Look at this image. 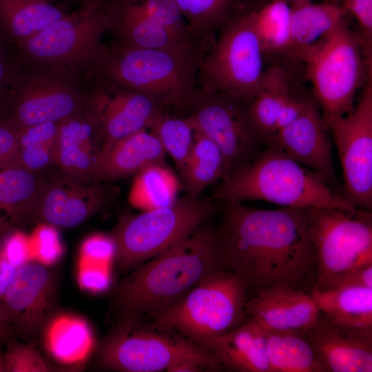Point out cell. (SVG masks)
I'll use <instances>...</instances> for the list:
<instances>
[{
	"mask_svg": "<svg viewBox=\"0 0 372 372\" xmlns=\"http://www.w3.org/2000/svg\"><path fill=\"white\" fill-rule=\"evenodd\" d=\"M263 54L250 12L229 20L200 62L198 89L249 103L262 81Z\"/></svg>",
	"mask_w": 372,
	"mask_h": 372,
	"instance_id": "cell-10",
	"label": "cell"
},
{
	"mask_svg": "<svg viewBox=\"0 0 372 372\" xmlns=\"http://www.w3.org/2000/svg\"><path fill=\"white\" fill-rule=\"evenodd\" d=\"M207 47L178 52L116 43L106 48L94 72L110 89L142 93L164 105L184 108L196 89L198 66Z\"/></svg>",
	"mask_w": 372,
	"mask_h": 372,
	"instance_id": "cell-4",
	"label": "cell"
},
{
	"mask_svg": "<svg viewBox=\"0 0 372 372\" xmlns=\"http://www.w3.org/2000/svg\"><path fill=\"white\" fill-rule=\"evenodd\" d=\"M180 186L178 178L165 163L153 165L135 175L128 202L142 211L168 207L178 200Z\"/></svg>",
	"mask_w": 372,
	"mask_h": 372,
	"instance_id": "cell-31",
	"label": "cell"
},
{
	"mask_svg": "<svg viewBox=\"0 0 372 372\" xmlns=\"http://www.w3.org/2000/svg\"><path fill=\"white\" fill-rule=\"evenodd\" d=\"M13 64L5 54L0 53V105L8 87Z\"/></svg>",
	"mask_w": 372,
	"mask_h": 372,
	"instance_id": "cell-46",
	"label": "cell"
},
{
	"mask_svg": "<svg viewBox=\"0 0 372 372\" xmlns=\"http://www.w3.org/2000/svg\"><path fill=\"white\" fill-rule=\"evenodd\" d=\"M250 14L264 54L288 50L291 17L288 1L271 0Z\"/></svg>",
	"mask_w": 372,
	"mask_h": 372,
	"instance_id": "cell-35",
	"label": "cell"
},
{
	"mask_svg": "<svg viewBox=\"0 0 372 372\" xmlns=\"http://www.w3.org/2000/svg\"><path fill=\"white\" fill-rule=\"evenodd\" d=\"M45 172L35 223L76 227L105 207L114 191L101 181H81L60 172Z\"/></svg>",
	"mask_w": 372,
	"mask_h": 372,
	"instance_id": "cell-16",
	"label": "cell"
},
{
	"mask_svg": "<svg viewBox=\"0 0 372 372\" xmlns=\"http://www.w3.org/2000/svg\"><path fill=\"white\" fill-rule=\"evenodd\" d=\"M360 285L372 288V264L366 265L353 272L342 285Z\"/></svg>",
	"mask_w": 372,
	"mask_h": 372,
	"instance_id": "cell-45",
	"label": "cell"
},
{
	"mask_svg": "<svg viewBox=\"0 0 372 372\" xmlns=\"http://www.w3.org/2000/svg\"><path fill=\"white\" fill-rule=\"evenodd\" d=\"M56 281L52 271L38 262L19 265L0 300L12 333L34 336L52 316Z\"/></svg>",
	"mask_w": 372,
	"mask_h": 372,
	"instance_id": "cell-15",
	"label": "cell"
},
{
	"mask_svg": "<svg viewBox=\"0 0 372 372\" xmlns=\"http://www.w3.org/2000/svg\"><path fill=\"white\" fill-rule=\"evenodd\" d=\"M327 131L317 105L307 99L300 115L266 143L276 144L287 156L308 166L330 185L335 183V174Z\"/></svg>",
	"mask_w": 372,
	"mask_h": 372,
	"instance_id": "cell-19",
	"label": "cell"
},
{
	"mask_svg": "<svg viewBox=\"0 0 372 372\" xmlns=\"http://www.w3.org/2000/svg\"><path fill=\"white\" fill-rule=\"evenodd\" d=\"M3 351L5 372H48L52 368L37 349L17 340L8 338Z\"/></svg>",
	"mask_w": 372,
	"mask_h": 372,
	"instance_id": "cell-39",
	"label": "cell"
},
{
	"mask_svg": "<svg viewBox=\"0 0 372 372\" xmlns=\"http://www.w3.org/2000/svg\"><path fill=\"white\" fill-rule=\"evenodd\" d=\"M1 41H0V51H1ZM1 53V52H0Z\"/></svg>",
	"mask_w": 372,
	"mask_h": 372,
	"instance_id": "cell-52",
	"label": "cell"
},
{
	"mask_svg": "<svg viewBox=\"0 0 372 372\" xmlns=\"http://www.w3.org/2000/svg\"><path fill=\"white\" fill-rule=\"evenodd\" d=\"M355 19L360 30L358 38L369 71L372 63V0H344L342 6Z\"/></svg>",
	"mask_w": 372,
	"mask_h": 372,
	"instance_id": "cell-40",
	"label": "cell"
},
{
	"mask_svg": "<svg viewBox=\"0 0 372 372\" xmlns=\"http://www.w3.org/2000/svg\"><path fill=\"white\" fill-rule=\"evenodd\" d=\"M304 334L322 372L372 371V328L335 324L321 315Z\"/></svg>",
	"mask_w": 372,
	"mask_h": 372,
	"instance_id": "cell-18",
	"label": "cell"
},
{
	"mask_svg": "<svg viewBox=\"0 0 372 372\" xmlns=\"http://www.w3.org/2000/svg\"><path fill=\"white\" fill-rule=\"evenodd\" d=\"M59 122H46L18 130L16 165L36 173L56 167Z\"/></svg>",
	"mask_w": 372,
	"mask_h": 372,
	"instance_id": "cell-34",
	"label": "cell"
},
{
	"mask_svg": "<svg viewBox=\"0 0 372 372\" xmlns=\"http://www.w3.org/2000/svg\"><path fill=\"white\" fill-rule=\"evenodd\" d=\"M310 294L321 315L330 322L372 328V288L346 285L329 289L312 288Z\"/></svg>",
	"mask_w": 372,
	"mask_h": 372,
	"instance_id": "cell-27",
	"label": "cell"
},
{
	"mask_svg": "<svg viewBox=\"0 0 372 372\" xmlns=\"http://www.w3.org/2000/svg\"><path fill=\"white\" fill-rule=\"evenodd\" d=\"M103 139L91 96L76 114L59 123L56 167L81 181L94 180Z\"/></svg>",
	"mask_w": 372,
	"mask_h": 372,
	"instance_id": "cell-17",
	"label": "cell"
},
{
	"mask_svg": "<svg viewBox=\"0 0 372 372\" xmlns=\"http://www.w3.org/2000/svg\"><path fill=\"white\" fill-rule=\"evenodd\" d=\"M211 198L240 203L260 200L300 209H359L273 143H267L254 160L223 178Z\"/></svg>",
	"mask_w": 372,
	"mask_h": 372,
	"instance_id": "cell-3",
	"label": "cell"
},
{
	"mask_svg": "<svg viewBox=\"0 0 372 372\" xmlns=\"http://www.w3.org/2000/svg\"><path fill=\"white\" fill-rule=\"evenodd\" d=\"M207 371L203 365L192 361H181L172 365L166 371L169 372H196Z\"/></svg>",
	"mask_w": 372,
	"mask_h": 372,
	"instance_id": "cell-47",
	"label": "cell"
},
{
	"mask_svg": "<svg viewBox=\"0 0 372 372\" xmlns=\"http://www.w3.org/2000/svg\"><path fill=\"white\" fill-rule=\"evenodd\" d=\"M149 130L158 139L180 171L192 147L195 130L185 117L169 115L163 110L151 123Z\"/></svg>",
	"mask_w": 372,
	"mask_h": 372,
	"instance_id": "cell-37",
	"label": "cell"
},
{
	"mask_svg": "<svg viewBox=\"0 0 372 372\" xmlns=\"http://www.w3.org/2000/svg\"><path fill=\"white\" fill-rule=\"evenodd\" d=\"M248 291L239 276L221 269L207 276L175 303L152 316L155 324L198 344L244 322Z\"/></svg>",
	"mask_w": 372,
	"mask_h": 372,
	"instance_id": "cell-6",
	"label": "cell"
},
{
	"mask_svg": "<svg viewBox=\"0 0 372 372\" xmlns=\"http://www.w3.org/2000/svg\"><path fill=\"white\" fill-rule=\"evenodd\" d=\"M18 130L0 121V169L17 166Z\"/></svg>",
	"mask_w": 372,
	"mask_h": 372,
	"instance_id": "cell-43",
	"label": "cell"
},
{
	"mask_svg": "<svg viewBox=\"0 0 372 372\" xmlns=\"http://www.w3.org/2000/svg\"><path fill=\"white\" fill-rule=\"evenodd\" d=\"M291 6L288 49L300 59L346 19L347 14L342 6L329 1L320 3L306 1L291 3Z\"/></svg>",
	"mask_w": 372,
	"mask_h": 372,
	"instance_id": "cell-26",
	"label": "cell"
},
{
	"mask_svg": "<svg viewBox=\"0 0 372 372\" xmlns=\"http://www.w3.org/2000/svg\"><path fill=\"white\" fill-rule=\"evenodd\" d=\"M127 320L102 347L100 363L104 367L125 372H156L188 360L207 371L223 368L212 353L176 331L154 322L147 327Z\"/></svg>",
	"mask_w": 372,
	"mask_h": 372,
	"instance_id": "cell-11",
	"label": "cell"
},
{
	"mask_svg": "<svg viewBox=\"0 0 372 372\" xmlns=\"http://www.w3.org/2000/svg\"><path fill=\"white\" fill-rule=\"evenodd\" d=\"M126 1L154 22L183 37L194 40L189 34L187 23L174 0Z\"/></svg>",
	"mask_w": 372,
	"mask_h": 372,
	"instance_id": "cell-38",
	"label": "cell"
},
{
	"mask_svg": "<svg viewBox=\"0 0 372 372\" xmlns=\"http://www.w3.org/2000/svg\"><path fill=\"white\" fill-rule=\"evenodd\" d=\"M82 263H86L87 265H83L80 269L79 276L81 285L94 292L106 290L111 281L110 266L89 262Z\"/></svg>",
	"mask_w": 372,
	"mask_h": 372,
	"instance_id": "cell-42",
	"label": "cell"
},
{
	"mask_svg": "<svg viewBox=\"0 0 372 372\" xmlns=\"http://www.w3.org/2000/svg\"><path fill=\"white\" fill-rule=\"evenodd\" d=\"M307 76L321 108L326 128L354 107L357 90L366 72V64L358 35L344 19L301 57Z\"/></svg>",
	"mask_w": 372,
	"mask_h": 372,
	"instance_id": "cell-8",
	"label": "cell"
},
{
	"mask_svg": "<svg viewBox=\"0 0 372 372\" xmlns=\"http://www.w3.org/2000/svg\"><path fill=\"white\" fill-rule=\"evenodd\" d=\"M287 1H290L291 2V3H299V2H302V1H311V0H285ZM327 1V0H326Z\"/></svg>",
	"mask_w": 372,
	"mask_h": 372,
	"instance_id": "cell-51",
	"label": "cell"
},
{
	"mask_svg": "<svg viewBox=\"0 0 372 372\" xmlns=\"http://www.w3.org/2000/svg\"><path fill=\"white\" fill-rule=\"evenodd\" d=\"M114 16V1L106 0L90 12L65 14L17 45L24 58L79 76L100 63L107 48L102 38L112 30Z\"/></svg>",
	"mask_w": 372,
	"mask_h": 372,
	"instance_id": "cell-9",
	"label": "cell"
},
{
	"mask_svg": "<svg viewBox=\"0 0 372 372\" xmlns=\"http://www.w3.org/2000/svg\"><path fill=\"white\" fill-rule=\"evenodd\" d=\"M114 4L115 16L111 30H114L118 43L186 52L209 43V40L196 41L176 34L148 18L126 0H116Z\"/></svg>",
	"mask_w": 372,
	"mask_h": 372,
	"instance_id": "cell-23",
	"label": "cell"
},
{
	"mask_svg": "<svg viewBox=\"0 0 372 372\" xmlns=\"http://www.w3.org/2000/svg\"><path fill=\"white\" fill-rule=\"evenodd\" d=\"M198 345L212 353L223 368L240 372H270L265 331L251 318Z\"/></svg>",
	"mask_w": 372,
	"mask_h": 372,
	"instance_id": "cell-24",
	"label": "cell"
},
{
	"mask_svg": "<svg viewBox=\"0 0 372 372\" xmlns=\"http://www.w3.org/2000/svg\"><path fill=\"white\" fill-rule=\"evenodd\" d=\"M106 0H84L80 10L83 12H89L95 9Z\"/></svg>",
	"mask_w": 372,
	"mask_h": 372,
	"instance_id": "cell-49",
	"label": "cell"
},
{
	"mask_svg": "<svg viewBox=\"0 0 372 372\" xmlns=\"http://www.w3.org/2000/svg\"><path fill=\"white\" fill-rule=\"evenodd\" d=\"M264 331L270 372H322L304 332Z\"/></svg>",
	"mask_w": 372,
	"mask_h": 372,
	"instance_id": "cell-30",
	"label": "cell"
},
{
	"mask_svg": "<svg viewBox=\"0 0 372 372\" xmlns=\"http://www.w3.org/2000/svg\"><path fill=\"white\" fill-rule=\"evenodd\" d=\"M43 330L47 351L63 364L81 363L93 347L91 329L86 320L79 316L68 313L52 316Z\"/></svg>",
	"mask_w": 372,
	"mask_h": 372,
	"instance_id": "cell-28",
	"label": "cell"
},
{
	"mask_svg": "<svg viewBox=\"0 0 372 372\" xmlns=\"http://www.w3.org/2000/svg\"><path fill=\"white\" fill-rule=\"evenodd\" d=\"M165 155L151 131H139L117 141L101 155L94 180L109 181L136 175L151 165L165 163Z\"/></svg>",
	"mask_w": 372,
	"mask_h": 372,
	"instance_id": "cell-25",
	"label": "cell"
},
{
	"mask_svg": "<svg viewBox=\"0 0 372 372\" xmlns=\"http://www.w3.org/2000/svg\"><path fill=\"white\" fill-rule=\"evenodd\" d=\"M45 172L19 166L0 169V236L35 223Z\"/></svg>",
	"mask_w": 372,
	"mask_h": 372,
	"instance_id": "cell-22",
	"label": "cell"
},
{
	"mask_svg": "<svg viewBox=\"0 0 372 372\" xmlns=\"http://www.w3.org/2000/svg\"><path fill=\"white\" fill-rule=\"evenodd\" d=\"M291 95L289 78L282 68L272 65L265 70L259 89L249 103V112L265 143L276 134L280 111Z\"/></svg>",
	"mask_w": 372,
	"mask_h": 372,
	"instance_id": "cell-29",
	"label": "cell"
},
{
	"mask_svg": "<svg viewBox=\"0 0 372 372\" xmlns=\"http://www.w3.org/2000/svg\"><path fill=\"white\" fill-rule=\"evenodd\" d=\"M224 170V158L218 145L195 132L192 149L180 171L188 194L198 198L208 186L223 178Z\"/></svg>",
	"mask_w": 372,
	"mask_h": 372,
	"instance_id": "cell-33",
	"label": "cell"
},
{
	"mask_svg": "<svg viewBox=\"0 0 372 372\" xmlns=\"http://www.w3.org/2000/svg\"><path fill=\"white\" fill-rule=\"evenodd\" d=\"M254 292L246 301L245 313L264 330L304 332L321 316L310 293L303 290L275 286Z\"/></svg>",
	"mask_w": 372,
	"mask_h": 372,
	"instance_id": "cell-20",
	"label": "cell"
},
{
	"mask_svg": "<svg viewBox=\"0 0 372 372\" xmlns=\"http://www.w3.org/2000/svg\"><path fill=\"white\" fill-rule=\"evenodd\" d=\"M223 203L216 230L225 269L254 291L285 286L310 293L316 281L306 209H258Z\"/></svg>",
	"mask_w": 372,
	"mask_h": 372,
	"instance_id": "cell-1",
	"label": "cell"
},
{
	"mask_svg": "<svg viewBox=\"0 0 372 372\" xmlns=\"http://www.w3.org/2000/svg\"><path fill=\"white\" fill-rule=\"evenodd\" d=\"M221 269L216 230L200 226L122 281L116 290V303L129 316L152 315Z\"/></svg>",
	"mask_w": 372,
	"mask_h": 372,
	"instance_id": "cell-2",
	"label": "cell"
},
{
	"mask_svg": "<svg viewBox=\"0 0 372 372\" xmlns=\"http://www.w3.org/2000/svg\"><path fill=\"white\" fill-rule=\"evenodd\" d=\"M1 342H0V372H5V362H4V355H3V351L1 350Z\"/></svg>",
	"mask_w": 372,
	"mask_h": 372,
	"instance_id": "cell-50",
	"label": "cell"
},
{
	"mask_svg": "<svg viewBox=\"0 0 372 372\" xmlns=\"http://www.w3.org/2000/svg\"><path fill=\"white\" fill-rule=\"evenodd\" d=\"M113 94L98 91L91 94L99 117L103 144L101 154L117 141L148 130L164 105L139 92L112 90Z\"/></svg>",
	"mask_w": 372,
	"mask_h": 372,
	"instance_id": "cell-21",
	"label": "cell"
},
{
	"mask_svg": "<svg viewBox=\"0 0 372 372\" xmlns=\"http://www.w3.org/2000/svg\"><path fill=\"white\" fill-rule=\"evenodd\" d=\"M90 95L79 75L23 57L13 64L0 121L17 129L60 122L80 111Z\"/></svg>",
	"mask_w": 372,
	"mask_h": 372,
	"instance_id": "cell-5",
	"label": "cell"
},
{
	"mask_svg": "<svg viewBox=\"0 0 372 372\" xmlns=\"http://www.w3.org/2000/svg\"><path fill=\"white\" fill-rule=\"evenodd\" d=\"M5 234L0 236V300L18 267L9 256L5 243Z\"/></svg>",
	"mask_w": 372,
	"mask_h": 372,
	"instance_id": "cell-44",
	"label": "cell"
},
{
	"mask_svg": "<svg viewBox=\"0 0 372 372\" xmlns=\"http://www.w3.org/2000/svg\"><path fill=\"white\" fill-rule=\"evenodd\" d=\"M192 39H209L212 32L228 21L236 0H174Z\"/></svg>",
	"mask_w": 372,
	"mask_h": 372,
	"instance_id": "cell-36",
	"label": "cell"
},
{
	"mask_svg": "<svg viewBox=\"0 0 372 372\" xmlns=\"http://www.w3.org/2000/svg\"><path fill=\"white\" fill-rule=\"evenodd\" d=\"M342 167L344 197L355 207L372 209V83L358 103L329 125Z\"/></svg>",
	"mask_w": 372,
	"mask_h": 372,
	"instance_id": "cell-14",
	"label": "cell"
},
{
	"mask_svg": "<svg viewBox=\"0 0 372 372\" xmlns=\"http://www.w3.org/2000/svg\"><path fill=\"white\" fill-rule=\"evenodd\" d=\"M116 244L112 235L96 234L82 242L81 262L110 266L115 259Z\"/></svg>",
	"mask_w": 372,
	"mask_h": 372,
	"instance_id": "cell-41",
	"label": "cell"
},
{
	"mask_svg": "<svg viewBox=\"0 0 372 372\" xmlns=\"http://www.w3.org/2000/svg\"><path fill=\"white\" fill-rule=\"evenodd\" d=\"M210 200L187 194L173 205L123 218L112 234L115 260L130 269L189 236L212 214Z\"/></svg>",
	"mask_w": 372,
	"mask_h": 372,
	"instance_id": "cell-12",
	"label": "cell"
},
{
	"mask_svg": "<svg viewBox=\"0 0 372 372\" xmlns=\"http://www.w3.org/2000/svg\"><path fill=\"white\" fill-rule=\"evenodd\" d=\"M12 334V328L7 321L0 305V342H6Z\"/></svg>",
	"mask_w": 372,
	"mask_h": 372,
	"instance_id": "cell-48",
	"label": "cell"
},
{
	"mask_svg": "<svg viewBox=\"0 0 372 372\" xmlns=\"http://www.w3.org/2000/svg\"><path fill=\"white\" fill-rule=\"evenodd\" d=\"M65 14L48 0H0V20L16 43L31 37Z\"/></svg>",
	"mask_w": 372,
	"mask_h": 372,
	"instance_id": "cell-32",
	"label": "cell"
},
{
	"mask_svg": "<svg viewBox=\"0 0 372 372\" xmlns=\"http://www.w3.org/2000/svg\"><path fill=\"white\" fill-rule=\"evenodd\" d=\"M184 108L195 132L210 138L220 149L225 163L223 178L250 163L265 146L252 122L247 102L196 87Z\"/></svg>",
	"mask_w": 372,
	"mask_h": 372,
	"instance_id": "cell-13",
	"label": "cell"
},
{
	"mask_svg": "<svg viewBox=\"0 0 372 372\" xmlns=\"http://www.w3.org/2000/svg\"><path fill=\"white\" fill-rule=\"evenodd\" d=\"M316 265L313 288L341 286L358 269L372 264V216L359 209H306Z\"/></svg>",
	"mask_w": 372,
	"mask_h": 372,
	"instance_id": "cell-7",
	"label": "cell"
}]
</instances>
